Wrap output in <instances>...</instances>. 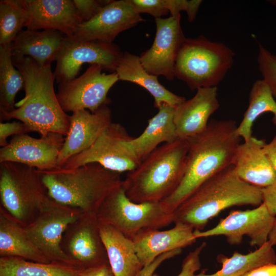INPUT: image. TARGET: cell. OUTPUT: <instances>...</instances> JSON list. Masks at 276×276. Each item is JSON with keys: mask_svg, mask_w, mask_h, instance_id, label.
<instances>
[{"mask_svg": "<svg viewBox=\"0 0 276 276\" xmlns=\"http://www.w3.org/2000/svg\"><path fill=\"white\" fill-rule=\"evenodd\" d=\"M233 120H212L201 133L187 139L189 147L185 173L176 190L160 202L172 214L201 185L232 165L240 137Z\"/></svg>", "mask_w": 276, "mask_h": 276, "instance_id": "6da1fadb", "label": "cell"}, {"mask_svg": "<svg viewBox=\"0 0 276 276\" xmlns=\"http://www.w3.org/2000/svg\"><path fill=\"white\" fill-rule=\"evenodd\" d=\"M25 80V96L9 112H1V121L16 119L41 136L50 133L66 136L70 116L62 108L54 88L51 64L42 65L29 57H12Z\"/></svg>", "mask_w": 276, "mask_h": 276, "instance_id": "7a4b0ae2", "label": "cell"}, {"mask_svg": "<svg viewBox=\"0 0 276 276\" xmlns=\"http://www.w3.org/2000/svg\"><path fill=\"white\" fill-rule=\"evenodd\" d=\"M262 201V188L241 179L231 165L210 177L184 200L173 213V222L202 231L211 219L227 208L258 206Z\"/></svg>", "mask_w": 276, "mask_h": 276, "instance_id": "3957f363", "label": "cell"}, {"mask_svg": "<svg viewBox=\"0 0 276 276\" xmlns=\"http://www.w3.org/2000/svg\"><path fill=\"white\" fill-rule=\"evenodd\" d=\"M187 139L159 146L122 181L127 196L135 203L160 202L181 183L186 168Z\"/></svg>", "mask_w": 276, "mask_h": 276, "instance_id": "277c9868", "label": "cell"}, {"mask_svg": "<svg viewBox=\"0 0 276 276\" xmlns=\"http://www.w3.org/2000/svg\"><path fill=\"white\" fill-rule=\"evenodd\" d=\"M39 171L42 182L52 200L83 214H97L104 199L122 181L121 173L97 163L74 168L59 167Z\"/></svg>", "mask_w": 276, "mask_h": 276, "instance_id": "5b68a950", "label": "cell"}, {"mask_svg": "<svg viewBox=\"0 0 276 276\" xmlns=\"http://www.w3.org/2000/svg\"><path fill=\"white\" fill-rule=\"evenodd\" d=\"M235 54L222 42L203 35L186 38L177 55L174 76L191 90L217 87L234 62Z\"/></svg>", "mask_w": 276, "mask_h": 276, "instance_id": "8992f818", "label": "cell"}, {"mask_svg": "<svg viewBox=\"0 0 276 276\" xmlns=\"http://www.w3.org/2000/svg\"><path fill=\"white\" fill-rule=\"evenodd\" d=\"M1 206L21 224L32 222L49 205L39 171L13 162L0 165Z\"/></svg>", "mask_w": 276, "mask_h": 276, "instance_id": "52a82bcc", "label": "cell"}, {"mask_svg": "<svg viewBox=\"0 0 276 276\" xmlns=\"http://www.w3.org/2000/svg\"><path fill=\"white\" fill-rule=\"evenodd\" d=\"M101 224L109 225L130 239L140 231L159 229L173 222V214L166 213L160 202L135 203L121 185L103 201L97 212Z\"/></svg>", "mask_w": 276, "mask_h": 276, "instance_id": "ba28073f", "label": "cell"}, {"mask_svg": "<svg viewBox=\"0 0 276 276\" xmlns=\"http://www.w3.org/2000/svg\"><path fill=\"white\" fill-rule=\"evenodd\" d=\"M103 70L99 64H91L80 76L59 83L57 96L65 112L87 109L94 112L109 104L107 94L119 79L116 72L107 74Z\"/></svg>", "mask_w": 276, "mask_h": 276, "instance_id": "9c48e42d", "label": "cell"}, {"mask_svg": "<svg viewBox=\"0 0 276 276\" xmlns=\"http://www.w3.org/2000/svg\"><path fill=\"white\" fill-rule=\"evenodd\" d=\"M123 54L113 43L82 41L66 36L56 60L55 80L59 84L74 79L85 63L98 64L103 70L114 72Z\"/></svg>", "mask_w": 276, "mask_h": 276, "instance_id": "30bf717a", "label": "cell"}, {"mask_svg": "<svg viewBox=\"0 0 276 276\" xmlns=\"http://www.w3.org/2000/svg\"><path fill=\"white\" fill-rule=\"evenodd\" d=\"M131 138L121 124L112 122L90 147L70 158L61 167L74 168L97 163L119 173L131 171L140 163L125 144Z\"/></svg>", "mask_w": 276, "mask_h": 276, "instance_id": "8fae6325", "label": "cell"}, {"mask_svg": "<svg viewBox=\"0 0 276 276\" xmlns=\"http://www.w3.org/2000/svg\"><path fill=\"white\" fill-rule=\"evenodd\" d=\"M83 214L52 199L40 215L25 227L31 240L51 262L75 267L63 252L61 243L68 226Z\"/></svg>", "mask_w": 276, "mask_h": 276, "instance_id": "7c38bea8", "label": "cell"}, {"mask_svg": "<svg viewBox=\"0 0 276 276\" xmlns=\"http://www.w3.org/2000/svg\"><path fill=\"white\" fill-rule=\"evenodd\" d=\"M61 246L74 266L82 271L109 264L96 214H83L70 224Z\"/></svg>", "mask_w": 276, "mask_h": 276, "instance_id": "4fadbf2b", "label": "cell"}, {"mask_svg": "<svg viewBox=\"0 0 276 276\" xmlns=\"http://www.w3.org/2000/svg\"><path fill=\"white\" fill-rule=\"evenodd\" d=\"M275 218L262 203L252 210L232 211L226 217L209 230H194L197 239L223 235L231 245H239L244 235L250 238L251 246L260 247L268 241Z\"/></svg>", "mask_w": 276, "mask_h": 276, "instance_id": "5bb4252c", "label": "cell"}, {"mask_svg": "<svg viewBox=\"0 0 276 276\" xmlns=\"http://www.w3.org/2000/svg\"><path fill=\"white\" fill-rule=\"evenodd\" d=\"M156 34L150 48L139 56L144 68L156 76L168 80L174 76V66L178 52L187 38L180 26V16L155 18Z\"/></svg>", "mask_w": 276, "mask_h": 276, "instance_id": "9a60e30c", "label": "cell"}, {"mask_svg": "<svg viewBox=\"0 0 276 276\" xmlns=\"http://www.w3.org/2000/svg\"><path fill=\"white\" fill-rule=\"evenodd\" d=\"M62 134L50 133L36 139L27 133L13 136L0 149V163L13 162L40 171L59 168L57 160L64 139Z\"/></svg>", "mask_w": 276, "mask_h": 276, "instance_id": "2e32d148", "label": "cell"}, {"mask_svg": "<svg viewBox=\"0 0 276 276\" xmlns=\"http://www.w3.org/2000/svg\"><path fill=\"white\" fill-rule=\"evenodd\" d=\"M143 21L141 14L134 10L130 0L110 1L93 18L81 23L71 38L113 43L120 33Z\"/></svg>", "mask_w": 276, "mask_h": 276, "instance_id": "e0dca14e", "label": "cell"}, {"mask_svg": "<svg viewBox=\"0 0 276 276\" xmlns=\"http://www.w3.org/2000/svg\"><path fill=\"white\" fill-rule=\"evenodd\" d=\"M112 122L108 105H103L94 112L87 110L72 112L68 131L58 156V167H62L70 158L90 147Z\"/></svg>", "mask_w": 276, "mask_h": 276, "instance_id": "ac0fdd59", "label": "cell"}, {"mask_svg": "<svg viewBox=\"0 0 276 276\" xmlns=\"http://www.w3.org/2000/svg\"><path fill=\"white\" fill-rule=\"evenodd\" d=\"M27 12L25 27L31 30L59 31L71 37L83 22L73 0H21Z\"/></svg>", "mask_w": 276, "mask_h": 276, "instance_id": "d6986e66", "label": "cell"}, {"mask_svg": "<svg viewBox=\"0 0 276 276\" xmlns=\"http://www.w3.org/2000/svg\"><path fill=\"white\" fill-rule=\"evenodd\" d=\"M194 231L191 226L178 222L175 223L173 228L166 231L143 229L131 240L137 257L145 266L163 254L182 249L195 243L197 238Z\"/></svg>", "mask_w": 276, "mask_h": 276, "instance_id": "ffe728a7", "label": "cell"}, {"mask_svg": "<svg viewBox=\"0 0 276 276\" xmlns=\"http://www.w3.org/2000/svg\"><path fill=\"white\" fill-rule=\"evenodd\" d=\"M219 107L217 87L197 89L193 97L175 108L174 122L178 137L187 139L204 131L210 117Z\"/></svg>", "mask_w": 276, "mask_h": 276, "instance_id": "44dd1931", "label": "cell"}, {"mask_svg": "<svg viewBox=\"0 0 276 276\" xmlns=\"http://www.w3.org/2000/svg\"><path fill=\"white\" fill-rule=\"evenodd\" d=\"M265 144L262 140L252 136L239 145L232 164L241 179L261 188L276 180V174L263 151Z\"/></svg>", "mask_w": 276, "mask_h": 276, "instance_id": "7402d4cb", "label": "cell"}, {"mask_svg": "<svg viewBox=\"0 0 276 276\" xmlns=\"http://www.w3.org/2000/svg\"><path fill=\"white\" fill-rule=\"evenodd\" d=\"M175 108L163 104L150 119L143 133L127 140L125 144L141 163L162 143L172 142L178 137L174 122Z\"/></svg>", "mask_w": 276, "mask_h": 276, "instance_id": "603a6c76", "label": "cell"}, {"mask_svg": "<svg viewBox=\"0 0 276 276\" xmlns=\"http://www.w3.org/2000/svg\"><path fill=\"white\" fill-rule=\"evenodd\" d=\"M66 36L55 30H22L12 43V57H29L40 65L51 64Z\"/></svg>", "mask_w": 276, "mask_h": 276, "instance_id": "cb8c5ba5", "label": "cell"}, {"mask_svg": "<svg viewBox=\"0 0 276 276\" xmlns=\"http://www.w3.org/2000/svg\"><path fill=\"white\" fill-rule=\"evenodd\" d=\"M115 72L119 80L134 83L146 89L153 97L157 108L163 104L176 107L186 100L162 85L157 76L148 72L142 65L140 57L134 54L123 53Z\"/></svg>", "mask_w": 276, "mask_h": 276, "instance_id": "d4e9b609", "label": "cell"}, {"mask_svg": "<svg viewBox=\"0 0 276 276\" xmlns=\"http://www.w3.org/2000/svg\"><path fill=\"white\" fill-rule=\"evenodd\" d=\"M100 233L114 276H136L144 266L132 241L107 224L100 223Z\"/></svg>", "mask_w": 276, "mask_h": 276, "instance_id": "484cf974", "label": "cell"}, {"mask_svg": "<svg viewBox=\"0 0 276 276\" xmlns=\"http://www.w3.org/2000/svg\"><path fill=\"white\" fill-rule=\"evenodd\" d=\"M0 257H15L43 263L51 262L31 240L25 226L1 206Z\"/></svg>", "mask_w": 276, "mask_h": 276, "instance_id": "4316f807", "label": "cell"}, {"mask_svg": "<svg viewBox=\"0 0 276 276\" xmlns=\"http://www.w3.org/2000/svg\"><path fill=\"white\" fill-rule=\"evenodd\" d=\"M82 271L57 262L43 263L15 257H0V276H81Z\"/></svg>", "mask_w": 276, "mask_h": 276, "instance_id": "83f0119b", "label": "cell"}, {"mask_svg": "<svg viewBox=\"0 0 276 276\" xmlns=\"http://www.w3.org/2000/svg\"><path fill=\"white\" fill-rule=\"evenodd\" d=\"M218 261L222 263L220 270L212 274L202 272L194 276H242L247 272L268 264L276 263V253L273 246L267 241L256 250L246 255L237 251L230 258L220 255Z\"/></svg>", "mask_w": 276, "mask_h": 276, "instance_id": "f1b7e54d", "label": "cell"}, {"mask_svg": "<svg viewBox=\"0 0 276 276\" xmlns=\"http://www.w3.org/2000/svg\"><path fill=\"white\" fill-rule=\"evenodd\" d=\"M267 84L262 80L253 84L249 94L248 107L244 113L237 133L246 142L252 136V127L256 120L261 114L271 112L272 123L276 125V101Z\"/></svg>", "mask_w": 276, "mask_h": 276, "instance_id": "f546056e", "label": "cell"}, {"mask_svg": "<svg viewBox=\"0 0 276 276\" xmlns=\"http://www.w3.org/2000/svg\"><path fill=\"white\" fill-rule=\"evenodd\" d=\"M11 44L0 45V112L14 109L16 94L25 88L24 77L12 61Z\"/></svg>", "mask_w": 276, "mask_h": 276, "instance_id": "4dcf8cb0", "label": "cell"}, {"mask_svg": "<svg viewBox=\"0 0 276 276\" xmlns=\"http://www.w3.org/2000/svg\"><path fill=\"white\" fill-rule=\"evenodd\" d=\"M26 10L21 0L0 1V45L13 42L25 27Z\"/></svg>", "mask_w": 276, "mask_h": 276, "instance_id": "1f68e13d", "label": "cell"}, {"mask_svg": "<svg viewBox=\"0 0 276 276\" xmlns=\"http://www.w3.org/2000/svg\"><path fill=\"white\" fill-rule=\"evenodd\" d=\"M257 62L263 80L274 96L276 94V55L259 44Z\"/></svg>", "mask_w": 276, "mask_h": 276, "instance_id": "d6a6232c", "label": "cell"}, {"mask_svg": "<svg viewBox=\"0 0 276 276\" xmlns=\"http://www.w3.org/2000/svg\"><path fill=\"white\" fill-rule=\"evenodd\" d=\"M166 6L171 16H180V12L186 11L188 20L192 22L195 18L202 3L201 0H165Z\"/></svg>", "mask_w": 276, "mask_h": 276, "instance_id": "836d02e7", "label": "cell"}, {"mask_svg": "<svg viewBox=\"0 0 276 276\" xmlns=\"http://www.w3.org/2000/svg\"><path fill=\"white\" fill-rule=\"evenodd\" d=\"M134 10L137 13H148L155 18H161L169 12L165 0H130Z\"/></svg>", "mask_w": 276, "mask_h": 276, "instance_id": "e575fe53", "label": "cell"}, {"mask_svg": "<svg viewBox=\"0 0 276 276\" xmlns=\"http://www.w3.org/2000/svg\"><path fill=\"white\" fill-rule=\"evenodd\" d=\"M83 21H86L96 15L110 0H73Z\"/></svg>", "mask_w": 276, "mask_h": 276, "instance_id": "d590c367", "label": "cell"}, {"mask_svg": "<svg viewBox=\"0 0 276 276\" xmlns=\"http://www.w3.org/2000/svg\"><path fill=\"white\" fill-rule=\"evenodd\" d=\"M206 243H202L199 246L189 254L184 259L180 272L177 276H194L195 272L201 267L200 255ZM152 276H160L154 273Z\"/></svg>", "mask_w": 276, "mask_h": 276, "instance_id": "8d00e7d4", "label": "cell"}, {"mask_svg": "<svg viewBox=\"0 0 276 276\" xmlns=\"http://www.w3.org/2000/svg\"><path fill=\"white\" fill-rule=\"evenodd\" d=\"M30 132L27 126L22 122L13 121L12 122L0 123V146L4 147L9 142L7 139L11 135L15 136Z\"/></svg>", "mask_w": 276, "mask_h": 276, "instance_id": "74e56055", "label": "cell"}, {"mask_svg": "<svg viewBox=\"0 0 276 276\" xmlns=\"http://www.w3.org/2000/svg\"><path fill=\"white\" fill-rule=\"evenodd\" d=\"M181 250V249H178L162 254L151 263L144 266L136 276H152L155 270L163 262L179 255Z\"/></svg>", "mask_w": 276, "mask_h": 276, "instance_id": "f35d334b", "label": "cell"}, {"mask_svg": "<svg viewBox=\"0 0 276 276\" xmlns=\"http://www.w3.org/2000/svg\"><path fill=\"white\" fill-rule=\"evenodd\" d=\"M262 203L266 206L269 213L276 215V180L271 185L262 188Z\"/></svg>", "mask_w": 276, "mask_h": 276, "instance_id": "ab89813d", "label": "cell"}, {"mask_svg": "<svg viewBox=\"0 0 276 276\" xmlns=\"http://www.w3.org/2000/svg\"><path fill=\"white\" fill-rule=\"evenodd\" d=\"M242 276H276V263L259 266Z\"/></svg>", "mask_w": 276, "mask_h": 276, "instance_id": "60d3db41", "label": "cell"}, {"mask_svg": "<svg viewBox=\"0 0 276 276\" xmlns=\"http://www.w3.org/2000/svg\"><path fill=\"white\" fill-rule=\"evenodd\" d=\"M263 151L276 174V134L268 144H265Z\"/></svg>", "mask_w": 276, "mask_h": 276, "instance_id": "b9f144b4", "label": "cell"}, {"mask_svg": "<svg viewBox=\"0 0 276 276\" xmlns=\"http://www.w3.org/2000/svg\"><path fill=\"white\" fill-rule=\"evenodd\" d=\"M81 276H114L109 264L83 270Z\"/></svg>", "mask_w": 276, "mask_h": 276, "instance_id": "7bdbcfd3", "label": "cell"}, {"mask_svg": "<svg viewBox=\"0 0 276 276\" xmlns=\"http://www.w3.org/2000/svg\"><path fill=\"white\" fill-rule=\"evenodd\" d=\"M268 241L272 246L276 245V218L269 233Z\"/></svg>", "mask_w": 276, "mask_h": 276, "instance_id": "ee69618b", "label": "cell"}, {"mask_svg": "<svg viewBox=\"0 0 276 276\" xmlns=\"http://www.w3.org/2000/svg\"><path fill=\"white\" fill-rule=\"evenodd\" d=\"M269 2L273 5L276 6V0L269 1Z\"/></svg>", "mask_w": 276, "mask_h": 276, "instance_id": "f6af8a7d", "label": "cell"}, {"mask_svg": "<svg viewBox=\"0 0 276 276\" xmlns=\"http://www.w3.org/2000/svg\"><path fill=\"white\" fill-rule=\"evenodd\" d=\"M274 98H276V94L273 96Z\"/></svg>", "mask_w": 276, "mask_h": 276, "instance_id": "bcb514c9", "label": "cell"}]
</instances>
